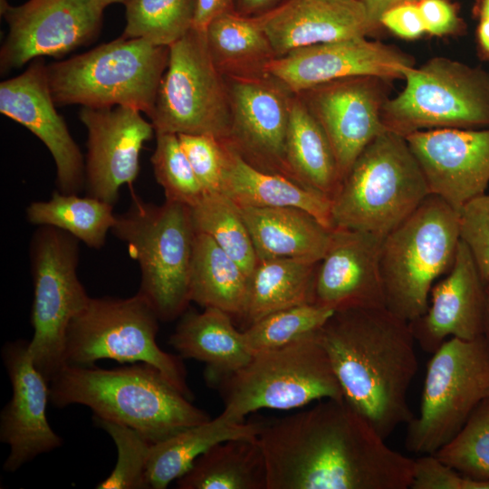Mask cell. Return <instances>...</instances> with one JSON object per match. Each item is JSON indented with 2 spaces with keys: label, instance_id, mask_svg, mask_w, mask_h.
I'll use <instances>...</instances> for the list:
<instances>
[{
  "label": "cell",
  "instance_id": "obj_30",
  "mask_svg": "<svg viewBox=\"0 0 489 489\" xmlns=\"http://www.w3.org/2000/svg\"><path fill=\"white\" fill-rule=\"evenodd\" d=\"M205 37L215 66L225 78L264 76L277 58L257 17L235 12L220 15L206 27Z\"/></svg>",
  "mask_w": 489,
  "mask_h": 489
},
{
  "label": "cell",
  "instance_id": "obj_48",
  "mask_svg": "<svg viewBox=\"0 0 489 489\" xmlns=\"http://www.w3.org/2000/svg\"><path fill=\"white\" fill-rule=\"evenodd\" d=\"M374 32L380 26L381 15L389 8L404 3H417L420 0H360Z\"/></svg>",
  "mask_w": 489,
  "mask_h": 489
},
{
  "label": "cell",
  "instance_id": "obj_31",
  "mask_svg": "<svg viewBox=\"0 0 489 489\" xmlns=\"http://www.w3.org/2000/svg\"><path fill=\"white\" fill-rule=\"evenodd\" d=\"M285 156L297 183L331 200L340 183L336 158L321 125L297 93L291 104Z\"/></svg>",
  "mask_w": 489,
  "mask_h": 489
},
{
  "label": "cell",
  "instance_id": "obj_38",
  "mask_svg": "<svg viewBox=\"0 0 489 489\" xmlns=\"http://www.w3.org/2000/svg\"><path fill=\"white\" fill-rule=\"evenodd\" d=\"M434 455L466 476L489 482V396Z\"/></svg>",
  "mask_w": 489,
  "mask_h": 489
},
{
  "label": "cell",
  "instance_id": "obj_10",
  "mask_svg": "<svg viewBox=\"0 0 489 489\" xmlns=\"http://www.w3.org/2000/svg\"><path fill=\"white\" fill-rule=\"evenodd\" d=\"M405 86L382 110L388 130L401 136L439 129L489 127V72L434 57L404 73Z\"/></svg>",
  "mask_w": 489,
  "mask_h": 489
},
{
  "label": "cell",
  "instance_id": "obj_8",
  "mask_svg": "<svg viewBox=\"0 0 489 489\" xmlns=\"http://www.w3.org/2000/svg\"><path fill=\"white\" fill-rule=\"evenodd\" d=\"M124 242L140 269L139 293L159 321H170L187 311L195 228L190 207L166 200L162 205L135 198L117 215L110 231Z\"/></svg>",
  "mask_w": 489,
  "mask_h": 489
},
{
  "label": "cell",
  "instance_id": "obj_42",
  "mask_svg": "<svg viewBox=\"0 0 489 489\" xmlns=\"http://www.w3.org/2000/svg\"><path fill=\"white\" fill-rule=\"evenodd\" d=\"M458 213L460 239L469 249L485 282L489 280V192L469 201Z\"/></svg>",
  "mask_w": 489,
  "mask_h": 489
},
{
  "label": "cell",
  "instance_id": "obj_40",
  "mask_svg": "<svg viewBox=\"0 0 489 489\" xmlns=\"http://www.w3.org/2000/svg\"><path fill=\"white\" fill-rule=\"evenodd\" d=\"M114 441L118 459L110 475L96 486L98 489H148L146 465L152 443L135 429L110 420L93 417Z\"/></svg>",
  "mask_w": 489,
  "mask_h": 489
},
{
  "label": "cell",
  "instance_id": "obj_49",
  "mask_svg": "<svg viewBox=\"0 0 489 489\" xmlns=\"http://www.w3.org/2000/svg\"><path fill=\"white\" fill-rule=\"evenodd\" d=\"M482 336L489 346V280L484 282V305Z\"/></svg>",
  "mask_w": 489,
  "mask_h": 489
},
{
  "label": "cell",
  "instance_id": "obj_23",
  "mask_svg": "<svg viewBox=\"0 0 489 489\" xmlns=\"http://www.w3.org/2000/svg\"><path fill=\"white\" fill-rule=\"evenodd\" d=\"M484 282L460 240L451 269L433 285L426 312L409 321L416 343L430 354L446 340L482 336Z\"/></svg>",
  "mask_w": 489,
  "mask_h": 489
},
{
  "label": "cell",
  "instance_id": "obj_37",
  "mask_svg": "<svg viewBox=\"0 0 489 489\" xmlns=\"http://www.w3.org/2000/svg\"><path fill=\"white\" fill-rule=\"evenodd\" d=\"M334 312L316 303L274 312L242 331L244 343L252 354L291 344L318 331Z\"/></svg>",
  "mask_w": 489,
  "mask_h": 489
},
{
  "label": "cell",
  "instance_id": "obj_5",
  "mask_svg": "<svg viewBox=\"0 0 489 489\" xmlns=\"http://www.w3.org/2000/svg\"><path fill=\"white\" fill-rule=\"evenodd\" d=\"M169 46L123 35L46 65L56 105L131 107L149 118L168 63Z\"/></svg>",
  "mask_w": 489,
  "mask_h": 489
},
{
  "label": "cell",
  "instance_id": "obj_25",
  "mask_svg": "<svg viewBox=\"0 0 489 489\" xmlns=\"http://www.w3.org/2000/svg\"><path fill=\"white\" fill-rule=\"evenodd\" d=\"M169 344L180 357L205 363V377L212 385L243 368L253 356L233 317L213 307L201 312L186 311Z\"/></svg>",
  "mask_w": 489,
  "mask_h": 489
},
{
  "label": "cell",
  "instance_id": "obj_22",
  "mask_svg": "<svg viewBox=\"0 0 489 489\" xmlns=\"http://www.w3.org/2000/svg\"><path fill=\"white\" fill-rule=\"evenodd\" d=\"M385 236L331 229L325 254L318 263L314 303L333 311L385 307L380 255Z\"/></svg>",
  "mask_w": 489,
  "mask_h": 489
},
{
  "label": "cell",
  "instance_id": "obj_35",
  "mask_svg": "<svg viewBox=\"0 0 489 489\" xmlns=\"http://www.w3.org/2000/svg\"><path fill=\"white\" fill-rule=\"evenodd\" d=\"M190 212L195 231L209 235L250 276L258 260L239 207L221 192H206Z\"/></svg>",
  "mask_w": 489,
  "mask_h": 489
},
{
  "label": "cell",
  "instance_id": "obj_9",
  "mask_svg": "<svg viewBox=\"0 0 489 489\" xmlns=\"http://www.w3.org/2000/svg\"><path fill=\"white\" fill-rule=\"evenodd\" d=\"M158 321L139 292L124 299L91 298L68 328L65 365L91 366L102 359L146 363L192 400L183 358L164 351L157 343Z\"/></svg>",
  "mask_w": 489,
  "mask_h": 489
},
{
  "label": "cell",
  "instance_id": "obj_7",
  "mask_svg": "<svg viewBox=\"0 0 489 489\" xmlns=\"http://www.w3.org/2000/svg\"><path fill=\"white\" fill-rule=\"evenodd\" d=\"M318 331L291 344L253 354L216 386L234 422L260 409L292 410L314 401L342 398L340 385Z\"/></svg>",
  "mask_w": 489,
  "mask_h": 489
},
{
  "label": "cell",
  "instance_id": "obj_21",
  "mask_svg": "<svg viewBox=\"0 0 489 489\" xmlns=\"http://www.w3.org/2000/svg\"><path fill=\"white\" fill-rule=\"evenodd\" d=\"M412 66V57L399 49L367 37H356L295 49L273 60L268 72L298 93L351 76L403 79Z\"/></svg>",
  "mask_w": 489,
  "mask_h": 489
},
{
  "label": "cell",
  "instance_id": "obj_18",
  "mask_svg": "<svg viewBox=\"0 0 489 489\" xmlns=\"http://www.w3.org/2000/svg\"><path fill=\"white\" fill-rule=\"evenodd\" d=\"M430 195L456 211L486 192L489 185V127L439 129L405 137Z\"/></svg>",
  "mask_w": 489,
  "mask_h": 489
},
{
  "label": "cell",
  "instance_id": "obj_17",
  "mask_svg": "<svg viewBox=\"0 0 489 489\" xmlns=\"http://www.w3.org/2000/svg\"><path fill=\"white\" fill-rule=\"evenodd\" d=\"M80 120L88 132L85 187L88 196L114 205L120 189L132 186L139 155L155 134L151 121L131 107H82Z\"/></svg>",
  "mask_w": 489,
  "mask_h": 489
},
{
  "label": "cell",
  "instance_id": "obj_50",
  "mask_svg": "<svg viewBox=\"0 0 489 489\" xmlns=\"http://www.w3.org/2000/svg\"><path fill=\"white\" fill-rule=\"evenodd\" d=\"M480 18L489 20V0H481Z\"/></svg>",
  "mask_w": 489,
  "mask_h": 489
},
{
  "label": "cell",
  "instance_id": "obj_29",
  "mask_svg": "<svg viewBox=\"0 0 489 489\" xmlns=\"http://www.w3.org/2000/svg\"><path fill=\"white\" fill-rule=\"evenodd\" d=\"M179 489H267V468L257 436L217 443L177 480Z\"/></svg>",
  "mask_w": 489,
  "mask_h": 489
},
{
  "label": "cell",
  "instance_id": "obj_2",
  "mask_svg": "<svg viewBox=\"0 0 489 489\" xmlns=\"http://www.w3.org/2000/svg\"><path fill=\"white\" fill-rule=\"evenodd\" d=\"M344 399L387 439L415 416L408 394L417 372L409 323L386 307L336 311L319 330Z\"/></svg>",
  "mask_w": 489,
  "mask_h": 489
},
{
  "label": "cell",
  "instance_id": "obj_46",
  "mask_svg": "<svg viewBox=\"0 0 489 489\" xmlns=\"http://www.w3.org/2000/svg\"><path fill=\"white\" fill-rule=\"evenodd\" d=\"M235 12V0H197L193 28L206 31L216 17Z\"/></svg>",
  "mask_w": 489,
  "mask_h": 489
},
{
  "label": "cell",
  "instance_id": "obj_26",
  "mask_svg": "<svg viewBox=\"0 0 489 489\" xmlns=\"http://www.w3.org/2000/svg\"><path fill=\"white\" fill-rule=\"evenodd\" d=\"M222 142L225 160L220 192L238 207H297L332 229L329 197L284 176L255 168Z\"/></svg>",
  "mask_w": 489,
  "mask_h": 489
},
{
  "label": "cell",
  "instance_id": "obj_45",
  "mask_svg": "<svg viewBox=\"0 0 489 489\" xmlns=\"http://www.w3.org/2000/svg\"><path fill=\"white\" fill-rule=\"evenodd\" d=\"M417 5L426 34L444 36L455 33L460 27L456 11L446 0H420Z\"/></svg>",
  "mask_w": 489,
  "mask_h": 489
},
{
  "label": "cell",
  "instance_id": "obj_24",
  "mask_svg": "<svg viewBox=\"0 0 489 489\" xmlns=\"http://www.w3.org/2000/svg\"><path fill=\"white\" fill-rule=\"evenodd\" d=\"M257 18L277 58L304 46L374 33L360 0H286Z\"/></svg>",
  "mask_w": 489,
  "mask_h": 489
},
{
  "label": "cell",
  "instance_id": "obj_16",
  "mask_svg": "<svg viewBox=\"0 0 489 489\" xmlns=\"http://www.w3.org/2000/svg\"><path fill=\"white\" fill-rule=\"evenodd\" d=\"M390 80L360 75L298 92L321 125L333 149L340 181L362 150L387 130L382 110Z\"/></svg>",
  "mask_w": 489,
  "mask_h": 489
},
{
  "label": "cell",
  "instance_id": "obj_15",
  "mask_svg": "<svg viewBox=\"0 0 489 489\" xmlns=\"http://www.w3.org/2000/svg\"><path fill=\"white\" fill-rule=\"evenodd\" d=\"M225 79L232 120L224 141L255 168L295 181L285 156L290 110L295 93L271 73Z\"/></svg>",
  "mask_w": 489,
  "mask_h": 489
},
{
  "label": "cell",
  "instance_id": "obj_36",
  "mask_svg": "<svg viewBox=\"0 0 489 489\" xmlns=\"http://www.w3.org/2000/svg\"><path fill=\"white\" fill-rule=\"evenodd\" d=\"M197 0H128L122 35L170 46L193 28Z\"/></svg>",
  "mask_w": 489,
  "mask_h": 489
},
{
  "label": "cell",
  "instance_id": "obj_14",
  "mask_svg": "<svg viewBox=\"0 0 489 489\" xmlns=\"http://www.w3.org/2000/svg\"><path fill=\"white\" fill-rule=\"evenodd\" d=\"M105 7L98 0H28L0 6L8 34L0 49L5 73L43 56L61 58L95 39Z\"/></svg>",
  "mask_w": 489,
  "mask_h": 489
},
{
  "label": "cell",
  "instance_id": "obj_32",
  "mask_svg": "<svg viewBox=\"0 0 489 489\" xmlns=\"http://www.w3.org/2000/svg\"><path fill=\"white\" fill-rule=\"evenodd\" d=\"M249 276L209 235L196 232L189 276L190 301L241 318Z\"/></svg>",
  "mask_w": 489,
  "mask_h": 489
},
{
  "label": "cell",
  "instance_id": "obj_3",
  "mask_svg": "<svg viewBox=\"0 0 489 489\" xmlns=\"http://www.w3.org/2000/svg\"><path fill=\"white\" fill-rule=\"evenodd\" d=\"M50 401L86 406L93 417L126 425L152 444L210 419L146 363L110 369L67 364L50 381Z\"/></svg>",
  "mask_w": 489,
  "mask_h": 489
},
{
  "label": "cell",
  "instance_id": "obj_28",
  "mask_svg": "<svg viewBox=\"0 0 489 489\" xmlns=\"http://www.w3.org/2000/svg\"><path fill=\"white\" fill-rule=\"evenodd\" d=\"M260 427L261 421L234 422L220 414L151 444L145 472L148 488H167L214 445L235 437L257 436Z\"/></svg>",
  "mask_w": 489,
  "mask_h": 489
},
{
  "label": "cell",
  "instance_id": "obj_44",
  "mask_svg": "<svg viewBox=\"0 0 489 489\" xmlns=\"http://www.w3.org/2000/svg\"><path fill=\"white\" fill-rule=\"evenodd\" d=\"M379 24L407 40H414L426 34L417 3H404L388 9L381 15Z\"/></svg>",
  "mask_w": 489,
  "mask_h": 489
},
{
  "label": "cell",
  "instance_id": "obj_41",
  "mask_svg": "<svg viewBox=\"0 0 489 489\" xmlns=\"http://www.w3.org/2000/svg\"><path fill=\"white\" fill-rule=\"evenodd\" d=\"M182 149L204 191L220 192L225 169L221 139L209 135H178Z\"/></svg>",
  "mask_w": 489,
  "mask_h": 489
},
{
  "label": "cell",
  "instance_id": "obj_34",
  "mask_svg": "<svg viewBox=\"0 0 489 489\" xmlns=\"http://www.w3.org/2000/svg\"><path fill=\"white\" fill-rule=\"evenodd\" d=\"M26 217L33 225L61 229L87 246L99 249L105 244L117 215L113 205L99 198L55 191L48 200L32 202L26 208Z\"/></svg>",
  "mask_w": 489,
  "mask_h": 489
},
{
  "label": "cell",
  "instance_id": "obj_4",
  "mask_svg": "<svg viewBox=\"0 0 489 489\" xmlns=\"http://www.w3.org/2000/svg\"><path fill=\"white\" fill-rule=\"evenodd\" d=\"M429 195L406 138L387 129L362 150L333 194L332 229L386 236Z\"/></svg>",
  "mask_w": 489,
  "mask_h": 489
},
{
  "label": "cell",
  "instance_id": "obj_12",
  "mask_svg": "<svg viewBox=\"0 0 489 489\" xmlns=\"http://www.w3.org/2000/svg\"><path fill=\"white\" fill-rule=\"evenodd\" d=\"M79 242L69 233L46 225L39 226L31 241L34 333L29 350L49 382L65 366L68 328L91 299L77 273Z\"/></svg>",
  "mask_w": 489,
  "mask_h": 489
},
{
  "label": "cell",
  "instance_id": "obj_47",
  "mask_svg": "<svg viewBox=\"0 0 489 489\" xmlns=\"http://www.w3.org/2000/svg\"><path fill=\"white\" fill-rule=\"evenodd\" d=\"M286 0H235V12L245 17H258L277 8Z\"/></svg>",
  "mask_w": 489,
  "mask_h": 489
},
{
  "label": "cell",
  "instance_id": "obj_33",
  "mask_svg": "<svg viewBox=\"0 0 489 489\" xmlns=\"http://www.w3.org/2000/svg\"><path fill=\"white\" fill-rule=\"evenodd\" d=\"M317 265L318 263L287 257L257 261L249 276L241 318L248 326L274 312L314 303Z\"/></svg>",
  "mask_w": 489,
  "mask_h": 489
},
{
  "label": "cell",
  "instance_id": "obj_51",
  "mask_svg": "<svg viewBox=\"0 0 489 489\" xmlns=\"http://www.w3.org/2000/svg\"><path fill=\"white\" fill-rule=\"evenodd\" d=\"M104 7L110 5H112V4H123L125 5V3L128 1V0H98Z\"/></svg>",
  "mask_w": 489,
  "mask_h": 489
},
{
  "label": "cell",
  "instance_id": "obj_1",
  "mask_svg": "<svg viewBox=\"0 0 489 489\" xmlns=\"http://www.w3.org/2000/svg\"><path fill=\"white\" fill-rule=\"evenodd\" d=\"M267 489H408L414 459L389 447L344 398L269 422L257 435Z\"/></svg>",
  "mask_w": 489,
  "mask_h": 489
},
{
  "label": "cell",
  "instance_id": "obj_19",
  "mask_svg": "<svg viewBox=\"0 0 489 489\" xmlns=\"http://www.w3.org/2000/svg\"><path fill=\"white\" fill-rule=\"evenodd\" d=\"M2 358L12 385L11 399L0 415V440L9 446L3 468L14 473L36 456L61 446L62 439L48 422L50 382L35 367L29 341L6 342Z\"/></svg>",
  "mask_w": 489,
  "mask_h": 489
},
{
  "label": "cell",
  "instance_id": "obj_39",
  "mask_svg": "<svg viewBox=\"0 0 489 489\" xmlns=\"http://www.w3.org/2000/svg\"><path fill=\"white\" fill-rule=\"evenodd\" d=\"M156 147L151 164L156 181L164 190L166 200L192 207L205 195L178 135L155 132Z\"/></svg>",
  "mask_w": 489,
  "mask_h": 489
},
{
  "label": "cell",
  "instance_id": "obj_13",
  "mask_svg": "<svg viewBox=\"0 0 489 489\" xmlns=\"http://www.w3.org/2000/svg\"><path fill=\"white\" fill-rule=\"evenodd\" d=\"M149 120L155 132L227 139L232 120L228 85L210 57L205 31L192 28L169 46Z\"/></svg>",
  "mask_w": 489,
  "mask_h": 489
},
{
  "label": "cell",
  "instance_id": "obj_11",
  "mask_svg": "<svg viewBox=\"0 0 489 489\" xmlns=\"http://www.w3.org/2000/svg\"><path fill=\"white\" fill-rule=\"evenodd\" d=\"M488 396L489 346L483 336L448 339L428 361L418 416L407 424V450L436 453Z\"/></svg>",
  "mask_w": 489,
  "mask_h": 489
},
{
  "label": "cell",
  "instance_id": "obj_20",
  "mask_svg": "<svg viewBox=\"0 0 489 489\" xmlns=\"http://www.w3.org/2000/svg\"><path fill=\"white\" fill-rule=\"evenodd\" d=\"M42 58L21 74L0 83V112L35 135L50 151L59 191L78 194L85 187V163L63 118L57 112Z\"/></svg>",
  "mask_w": 489,
  "mask_h": 489
},
{
  "label": "cell",
  "instance_id": "obj_43",
  "mask_svg": "<svg viewBox=\"0 0 489 489\" xmlns=\"http://www.w3.org/2000/svg\"><path fill=\"white\" fill-rule=\"evenodd\" d=\"M411 489H489V482L471 478L434 454L414 459Z\"/></svg>",
  "mask_w": 489,
  "mask_h": 489
},
{
  "label": "cell",
  "instance_id": "obj_6",
  "mask_svg": "<svg viewBox=\"0 0 489 489\" xmlns=\"http://www.w3.org/2000/svg\"><path fill=\"white\" fill-rule=\"evenodd\" d=\"M459 213L429 195L383 240L385 307L409 322L427 310L433 285L452 267L460 242Z\"/></svg>",
  "mask_w": 489,
  "mask_h": 489
},
{
  "label": "cell",
  "instance_id": "obj_27",
  "mask_svg": "<svg viewBox=\"0 0 489 489\" xmlns=\"http://www.w3.org/2000/svg\"><path fill=\"white\" fill-rule=\"evenodd\" d=\"M257 260L287 257L319 263L331 229L297 207H242Z\"/></svg>",
  "mask_w": 489,
  "mask_h": 489
}]
</instances>
